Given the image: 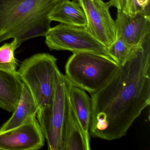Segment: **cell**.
Listing matches in <instances>:
<instances>
[{
	"label": "cell",
	"instance_id": "cell-1",
	"mask_svg": "<svg viewBox=\"0 0 150 150\" xmlns=\"http://www.w3.org/2000/svg\"><path fill=\"white\" fill-rule=\"evenodd\" d=\"M91 95L89 134L107 140L126 135L150 103V34L109 81Z\"/></svg>",
	"mask_w": 150,
	"mask_h": 150
},
{
	"label": "cell",
	"instance_id": "cell-2",
	"mask_svg": "<svg viewBox=\"0 0 150 150\" xmlns=\"http://www.w3.org/2000/svg\"><path fill=\"white\" fill-rule=\"evenodd\" d=\"M61 0H0V39L21 44L45 36L51 28L49 14Z\"/></svg>",
	"mask_w": 150,
	"mask_h": 150
},
{
	"label": "cell",
	"instance_id": "cell-3",
	"mask_svg": "<svg viewBox=\"0 0 150 150\" xmlns=\"http://www.w3.org/2000/svg\"><path fill=\"white\" fill-rule=\"evenodd\" d=\"M119 66L104 54L76 52L73 53L66 64L65 76L71 85L92 94L109 81Z\"/></svg>",
	"mask_w": 150,
	"mask_h": 150
},
{
	"label": "cell",
	"instance_id": "cell-4",
	"mask_svg": "<svg viewBox=\"0 0 150 150\" xmlns=\"http://www.w3.org/2000/svg\"><path fill=\"white\" fill-rule=\"evenodd\" d=\"M58 69L54 56L40 53L24 59L17 70L20 79L28 88L39 109L52 101Z\"/></svg>",
	"mask_w": 150,
	"mask_h": 150
},
{
	"label": "cell",
	"instance_id": "cell-5",
	"mask_svg": "<svg viewBox=\"0 0 150 150\" xmlns=\"http://www.w3.org/2000/svg\"><path fill=\"white\" fill-rule=\"evenodd\" d=\"M69 85L65 76L58 69L52 101L48 106L39 109L37 114L50 150H64Z\"/></svg>",
	"mask_w": 150,
	"mask_h": 150
},
{
	"label": "cell",
	"instance_id": "cell-6",
	"mask_svg": "<svg viewBox=\"0 0 150 150\" xmlns=\"http://www.w3.org/2000/svg\"><path fill=\"white\" fill-rule=\"evenodd\" d=\"M45 37V44L51 50L95 52L109 57L108 48L93 37L85 27L60 23L51 28Z\"/></svg>",
	"mask_w": 150,
	"mask_h": 150
},
{
	"label": "cell",
	"instance_id": "cell-7",
	"mask_svg": "<svg viewBox=\"0 0 150 150\" xmlns=\"http://www.w3.org/2000/svg\"><path fill=\"white\" fill-rule=\"evenodd\" d=\"M75 1L85 13L86 30L105 47H109L116 39V32L108 4L103 0Z\"/></svg>",
	"mask_w": 150,
	"mask_h": 150
},
{
	"label": "cell",
	"instance_id": "cell-8",
	"mask_svg": "<svg viewBox=\"0 0 150 150\" xmlns=\"http://www.w3.org/2000/svg\"><path fill=\"white\" fill-rule=\"evenodd\" d=\"M45 137L36 117L26 123L0 132V150H37L44 146Z\"/></svg>",
	"mask_w": 150,
	"mask_h": 150
},
{
	"label": "cell",
	"instance_id": "cell-9",
	"mask_svg": "<svg viewBox=\"0 0 150 150\" xmlns=\"http://www.w3.org/2000/svg\"><path fill=\"white\" fill-rule=\"evenodd\" d=\"M115 22L116 38L131 47L139 46L150 34V7L134 16L117 10Z\"/></svg>",
	"mask_w": 150,
	"mask_h": 150
},
{
	"label": "cell",
	"instance_id": "cell-10",
	"mask_svg": "<svg viewBox=\"0 0 150 150\" xmlns=\"http://www.w3.org/2000/svg\"><path fill=\"white\" fill-rule=\"evenodd\" d=\"M68 96L74 115L82 129L88 143L90 144V124L92 118V100L85 90L70 83Z\"/></svg>",
	"mask_w": 150,
	"mask_h": 150
},
{
	"label": "cell",
	"instance_id": "cell-11",
	"mask_svg": "<svg viewBox=\"0 0 150 150\" xmlns=\"http://www.w3.org/2000/svg\"><path fill=\"white\" fill-rule=\"evenodd\" d=\"M23 82L18 73L0 69V108L13 112L17 108L22 90Z\"/></svg>",
	"mask_w": 150,
	"mask_h": 150
},
{
	"label": "cell",
	"instance_id": "cell-12",
	"mask_svg": "<svg viewBox=\"0 0 150 150\" xmlns=\"http://www.w3.org/2000/svg\"><path fill=\"white\" fill-rule=\"evenodd\" d=\"M39 110L38 106L28 87L23 83L20 101L11 117L0 128V132L6 131L36 117Z\"/></svg>",
	"mask_w": 150,
	"mask_h": 150
},
{
	"label": "cell",
	"instance_id": "cell-13",
	"mask_svg": "<svg viewBox=\"0 0 150 150\" xmlns=\"http://www.w3.org/2000/svg\"><path fill=\"white\" fill-rule=\"evenodd\" d=\"M49 18L51 21L85 27L86 19L81 6L75 0H61L52 8Z\"/></svg>",
	"mask_w": 150,
	"mask_h": 150
},
{
	"label": "cell",
	"instance_id": "cell-14",
	"mask_svg": "<svg viewBox=\"0 0 150 150\" xmlns=\"http://www.w3.org/2000/svg\"><path fill=\"white\" fill-rule=\"evenodd\" d=\"M90 149V144L87 142L71 106L68 93L67 114L64 130V150Z\"/></svg>",
	"mask_w": 150,
	"mask_h": 150
},
{
	"label": "cell",
	"instance_id": "cell-15",
	"mask_svg": "<svg viewBox=\"0 0 150 150\" xmlns=\"http://www.w3.org/2000/svg\"><path fill=\"white\" fill-rule=\"evenodd\" d=\"M16 39L4 44L0 47V69L12 73H17L18 63L15 56L16 50L21 45Z\"/></svg>",
	"mask_w": 150,
	"mask_h": 150
},
{
	"label": "cell",
	"instance_id": "cell-16",
	"mask_svg": "<svg viewBox=\"0 0 150 150\" xmlns=\"http://www.w3.org/2000/svg\"><path fill=\"white\" fill-rule=\"evenodd\" d=\"M137 47H131L121 38L117 37L115 42L108 48V53L110 57L121 66L128 60Z\"/></svg>",
	"mask_w": 150,
	"mask_h": 150
},
{
	"label": "cell",
	"instance_id": "cell-17",
	"mask_svg": "<svg viewBox=\"0 0 150 150\" xmlns=\"http://www.w3.org/2000/svg\"><path fill=\"white\" fill-rule=\"evenodd\" d=\"M107 4L109 7H114L127 14V0H109Z\"/></svg>",
	"mask_w": 150,
	"mask_h": 150
},
{
	"label": "cell",
	"instance_id": "cell-18",
	"mask_svg": "<svg viewBox=\"0 0 150 150\" xmlns=\"http://www.w3.org/2000/svg\"><path fill=\"white\" fill-rule=\"evenodd\" d=\"M6 41V40H5V39H0V43H1L2 42H4V41Z\"/></svg>",
	"mask_w": 150,
	"mask_h": 150
},
{
	"label": "cell",
	"instance_id": "cell-19",
	"mask_svg": "<svg viewBox=\"0 0 150 150\" xmlns=\"http://www.w3.org/2000/svg\"><path fill=\"white\" fill-rule=\"evenodd\" d=\"M131 0H127V7H128V5L129 4Z\"/></svg>",
	"mask_w": 150,
	"mask_h": 150
}]
</instances>
